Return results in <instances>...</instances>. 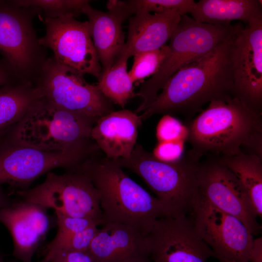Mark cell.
Returning <instances> with one entry per match:
<instances>
[{"mask_svg":"<svg viewBox=\"0 0 262 262\" xmlns=\"http://www.w3.org/2000/svg\"><path fill=\"white\" fill-rule=\"evenodd\" d=\"M129 58L127 54L121 52L111 67L102 72L97 84L105 97L122 108L134 95L133 82L127 71Z\"/></svg>","mask_w":262,"mask_h":262,"instance_id":"obj_24","label":"cell"},{"mask_svg":"<svg viewBox=\"0 0 262 262\" xmlns=\"http://www.w3.org/2000/svg\"><path fill=\"white\" fill-rule=\"evenodd\" d=\"M190 214L197 233L220 262H248L253 235L240 220L200 198Z\"/></svg>","mask_w":262,"mask_h":262,"instance_id":"obj_11","label":"cell"},{"mask_svg":"<svg viewBox=\"0 0 262 262\" xmlns=\"http://www.w3.org/2000/svg\"><path fill=\"white\" fill-rule=\"evenodd\" d=\"M42 17L46 33L39 38L40 43L53 51L58 62L98 79L102 69L88 21H79L71 15Z\"/></svg>","mask_w":262,"mask_h":262,"instance_id":"obj_12","label":"cell"},{"mask_svg":"<svg viewBox=\"0 0 262 262\" xmlns=\"http://www.w3.org/2000/svg\"><path fill=\"white\" fill-rule=\"evenodd\" d=\"M217 159L238 179L248 195L257 216L262 217V157L241 151Z\"/></svg>","mask_w":262,"mask_h":262,"instance_id":"obj_23","label":"cell"},{"mask_svg":"<svg viewBox=\"0 0 262 262\" xmlns=\"http://www.w3.org/2000/svg\"><path fill=\"white\" fill-rule=\"evenodd\" d=\"M196 21L215 25L230 24L240 20L246 24L262 15L259 0H200L190 13Z\"/></svg>","mask_w":262,"mask_h":262,"instance_id":"obj_21","label":"cell"},{"mask_svg":"<svg viewBox=\"0 0 262 262\" xmlns=\"http://www.w3.org/2000/svg\"><path fill=\"white\" fill-rule=\"evenodd\" d=\"M46 262V261H45L44 260V262Z\"/></svg>","mask_w":262,"mask_h":262,"instance_id":"obj_37","label":"cell"},{"mask_svg":"<svg viewBox=\"0 0 262 262\" xmlns=\"http://www.w3.org/2000/svg\"><path fill=\"white\" fill-rule=\"evenodd\" d=\"M11 1L19 7H36L43 14L44 17L52 18L67 15L75 17L83 14L85 5L89 2L85 0H14Z\"/></svg>","mask_w":262,"mask_h":262,"instance_id":"obj_26","label":"cell"},{"mask_svg":"<svg viewBox=\"0 0 262 262\" xmlns=\"http://www.w3.org/2000/svg\"><path fill=\"white\" fill-rule=\"evenodd\" d=\"M85 150L48 151L0 138V185L17 191L28 189L40 176L51 170L72 169L97 155Z\"/></svg>","mask_w":262,"mask_h":262,"instance_id":"obj_10","label":"cell"},{"mask_svg":"<svg viewBox=\"0 0 262 262\" xmlns=\"http://www.w3.org/2000/svg\"><path fill=\"white\" fill-rule=\"evenodd\" d=\"M261 116L233 96L213 100L188 124L187 138L201 156H232L245 147L262 157Z\"/></svg>","mask_w":262,"mask_h":262,"instance_id":"obj_2","label":"cell"},{"mask_svg":"<svg viewBox=\"0 0 262 262\" xmlns=\"http://www.w3.org/2000/svg\"><path fill=\"white\" fill-rule=\"evenodd\" d=\"M184 128L175 118L165 115L157 127V137L159 142L179 140L182 136Z\"/></svg>","mask_w":262,"mask_h":262,"instance_id":"obj_30","label":"cell"},{"mask_svg":"<svg viewBox=\"0 0 262 262\" xmlns=\"http://www.w3.org/2000/svg\"><path fill=\"white\" fill-rule=\"evenodd\" d=\"M197 181L201 199L238 218L253 235L260 232L262 227L246 191L218 159L200 163Z\"/></svg>","mask_w":262,"mask_h":262,"instance_id":"obj_15","label":"cell"},{"mask_svg":"<svg viewBox=\"0 0 262 262\" xmlns=\"http://www.w3.org/2000/svg\"><path fill=\"white\" fill-rule=\"evenodd\" d=\"M75 168L88 176L99 191L102 225H129L146 236L158 219L170 214L160 200L130 178L113 159L96 156Z\"/></svg>","mask_w":262,"mask_h":262,"instance_id":"obj_3","label":"cell"},{"mask_svg":"<svg viewBox=\"0 0 262 262\" xmlns=\"http://www.w3.org/2000/svg\"><path fill=\"white\" fill-rule=\"evenodd\" d=\"M88 250L96 262H151L146 236L118 222L102 225Z\"/></svg>","mask_w":262,"mask_h":262,"instance_id":"obj_17","label":"cell"},{"mask_svg":"<svg viewBox=\"0 0 262 262\" xmlns=\"http://www.w3.org/2000/svg\"><path fill=\"white\" fill-rule=\"evenodd\" d=\"M40 11L19 7L11 0H0V53L21 80L34 83L47 59L33 20Z\"/></svg>","mask_w":262,"mask_h":262,"instance_id":"obj_7","label":"cell"},{"mask_svg":"<svg viewBox=\"0 0 262 262\" xmlns=\"http://www.w3.org/2000/svg\"><path fill=\"white\" fill-rule=\"evenodd\" d=\"M12 201L2 190L0 185V210L10 204Z\"/></svg>","mask_w":262,"mask_h":262,"instance_id":"obj_35","label":"cell"},{"mask_svg":"<svg viewBox=\"0 0 262 262\" xmlns=\"http://www.w3.org/2000/svg\"><path fill=\"white\" fill-rule=\"evenodd\" d=\"M40 97L29 81L18 80L0 87V137L22 119Z\"/></svg>","mask_w":262,"mask_h":262,"instance_id":"obj_22","label":"cell"},{"mask_svg":"<svg viewBox=\"0 0 262 262\" xmlns=\"http://www.w3.org/2000/svg\"><path fill=\"white\" fill-rule=\"evenodd\" d=\"M20 80L8 64L0 59V87Z\"/></svg>","mask_w":262,"mask_h":262,"instance_id":"obj_33","label":"cell"},{"mask_svg":"<svg viewBox=\"0 0 262 262\" xmlns=\"http://www.w3.org/2000/svg\"><path fill=\"white\" fill-rule=\"evenodd\" d=\"M181 18L176 12L138 13L128 18L127 40L121 52L129 57L165 45Z\"/></svg>","mask_w":262,"mask_h":262,"instance_id":"obj_20","label":"cell"},{"mask_svg":"<svg viewBox=\"0 0 262 262\" xmlns=\"http://www.w3.org/2000/svg\"><path fill=\"white\" fill-rule=\"evenodd\" d=\"M235 26L196 21L187 15L180 20L169 39V53L158 71L144 82L134 96L142 101L135 111H144L155 99L168 79L177 71L203 57L229 34Z\"/></svg>","mask_w":262,"mask_h":262,"instance_id":"obj_6","label":"cell"},{"mask_svg":"<svg viewBox=\"0 0 262 262\" xmlns=\"http://www.w3.org/2000/svg\"><path fill=\"white\" fill-rule=\"evenodd\" d=\"M47 262H96L89 250L62 251L45 258Z\"/></svg>","mask_w":262,"mask_h":262,"instance_id":"obj_32","label":"cell"},{"mask_svg":"<svg viewBox=\"0 0 262 262\" xmlns=\"http://www.w3.org/2000/svg\"><path fill=\"white\" fill-rule=\"evenodd\" d=\"M146 239L152 262H207L214 257L196 231L190 214L159 218Z\"/></svg>","mask_w":262,"mask_h":262,"instance_id":"obj_14","label":"cell"},{"mask_svg":"<svg viewBox=\"0 0 262 262\" xmlns=\"http://www.w3.org/2000/svg\"><path fill=\"white\" fill-rule=\"evenodd\" d=\"M248 262H262V239H254L250 249Z\"/></svg>","mask_w":262,"mask_h":262,"instance_id":"obj_34","label":"cell"},{"mask_svg":"<svg viewBox=\"0 0 262 262\" xmlns=\"http://www.w3.org/2000/svg\"><path fill=\"white\" fill-rule=\"evenodd\" d=\"M233 96L253 112L262 111V15L242 25L232 46Z\"/></svg>","mask_w":262,"mask_h":262,"instance_id":"obj_13","label":"cell"},{"mask_svg":"<svg viewBox=\"0 0 262 262\" xmlns=\"http://www.w3.org/2000/svg\"><path fill=\"white\" fill-rule=\"evenodd\" d=\"M140 115L127 109L113 111L98 118L91 137L99 149L111 159H128L136 145Z\"/></svg>","mask_w":262,"mask_h":262,"instance_id":"obj_19","label":"cell"},{"mask_svg":"<svg viewBox=\"0 0 262 262\" xmlns=\"http://www.w3.org/2000/svg\"><path fill=\"white\" fill-rule=\"evenodd\" d=\"M201 156L192 150L177 160L165 161L137 144L129 158L113 160L141 177L170 214H190L199 198L197 172Z\"/></svg>","mask_w":262,"mask_h":262,"instance_id":"obj_5","label":"cell"},{"mask_svg":"<svg viewBox=\"0 0 262 262\" xmlns=\"http://www.w3.org/2000/svg\"><path fill=\"white\" fill-rule=\"evenodd\" d=\"M58 226L57 233L53 240L47 246L46 251L49 250L63 241L91 226H98L96 221L89 218H78L55 213Z\"/></svg>","mask_w":262,"mask_h":262,"instance_id":"obj_28","label":"cell"},{"mask_svg":"<svg viewBox=\"0 0 262 262\" xmlns=\"http://www.w3.org/2000/svg\"><path fill=\"white\" fill-rule=\"evenodd\" d=\"M96 121L40 97L1 138L48 151L100 150L91 137Z\"/></svg>","mask_w":262,"mask_h":262,"instance_id":"obj_4","label":"cell"},{"mask_svg":"<svg viewBox=\"0 0 262 262\" xmlns=\"http://www.w3.org/2000/svg\"><path fill=\"white\" fill-rule=\"evenodd\" d=\"M47 208L26 201L12 202L0 210V222L13 241V255L22 262L33 257L51 227Z\"/></svg>","mask_w":262,"mask_h":262,"instance_id":"obj_16","label":"cell"},{"mask_svg":"<svg viewBox=\"0 0 262 262\" xmlns=\"http://www.w3.org/2000/svg\"><path fill=\"white\" fill-rule=\"evenodd\" d=\"M106 6L108 11L102 12L92 7L88 2L83 10V14L88 18L91 36L102 72L111 67L124 48L122 24L129 18L120 0H108Z\"/></svg>","mask_w":262,"mask_h":262,"instance_id":"obj_18","label":"cell"},{"mask_svg":"<svg viewBox=\"0 0 262 262\" xmlns=\"http://www.w3.org/2000/svg\"><path fill=\"white\" fill-rule=\"evenodd\" d=\"M169 53L168 45L159 49L140 52L133 56V62L129 74L133 82L140 81L154 75Z\"/></svg>","mask_w":262,"mask_h":262,"instance_id":"obj_27","label":"cell"},{"mask_svg":"<svg viewBox=\"0 0 262 262\" xmlns=\"http://www.w3.org/2000/svg\"><path fill=\"white\" fill-rule=\"evenodd\" d=\"M84 74L48 58L34 84L39 94L53 104L97 120L113 111L112 102Z\"/></svg>","mask_w":262,"mask_h":262,"instance_id":"obj_9","label":"cell"},{"mask_svg":"<svg viewBox=\"0 0 262 262\" xmlns=\"http://www.w3.org/2000/svg\"><path fill=\"white\" fill-rule=\"evenodd\" d=\"M16 193L23 200L52 209L55 213L89 218L102 225L99 191L89 176L76 168L61 175L49 172L41 184Z\"/></svg>","mask_w":262,"mask_h":262,"instance_id":"obj_8","label":"cell"},{"mask_svg":"<svg viewBox=\"0 0 262 262\" xmlns=\"http://www.w3.org/2000/svg\"><path fill=\"white\" fill-rule=\"evenodd\" d=\"M0 262H5L3 259V256L0 253Z\"/></svg>","mask_w":262,"mask_h":262,"instance_id":"obj_36","label":"cell"},{"mask_svg":"<svg viewBox=\"0 0 262 262\" xmlns=\"http://www.w3.org/2000/svg\"><path fill=\"white\" fill-rule=\"evenodd\" d=\"M195 3L193 0H132L123 1V5L129 17L138 13L172 12L182 16L190 14Z\"/></svg>","mask_w":262,"mask_h":262,"instance_id":"obj_25","label":"cell"},{"mask_svg":"<svg viewBox=\"0 0 262 262\" xmlns=\"http://www.w3.org/2000/svg\"><path fill=\"white\" fill-rule=\"evenodd\" d=\"M241 26L235 24L227 37L211 51L174 73L153 103L143 111L142 120L157 114L191 116L206 103L233 96L232 46Z\"/></svg>","mask_w":262,"mask_h":262,"instance_id":"obj_1","label":"cell"},{"mask_svg":"<svg viewBox=\"0 0 262 262\" xmlns=\"http://www.w3.org/2000/svg\"><path fill=\"white\" fill-rule=\"evenodd\" d=\"M183 146L179 140L159 142L154 148L153 155L165 161H173L181 157Z\"/></svg>","mask_w":262,"mask_h":262,"instance_id":"obj_31","label":"cell"},{"mask_svg":"<svg viewBox=\"0 0 262 262\" xmlns=\"http://www.w3.org/2000/svg\"><path fill=\"white\" fill-rule=\"evenodd\" d=\"M98 229V226L94 225L73 234L53 248L47 251L45 258L59 251L88 250Z\"/></svg>","mask_w":262,"mask_h":262,"instance_id":"obj_29","label":"cell"}]
</instances>
